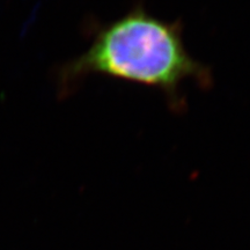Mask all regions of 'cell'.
<instances>
[{
    "label": "cell",
    "instance_id": "cell-1",
    "mask_svg": "<svg viewBox=\"0 0 250 250\" xmlns=\"http://www.w3.org/2000/svg\"><path fill=\"white\" fill-rule=\"evenodd\" d=\"M89 31L88 48L59 68L62 95L89 77H103L158 90L170 110L181 114L187 109V81L204 90L213 86L211 68L188 51L182 21L155 17L142 2L110 22L93 20Z\"/></svg>",
    "mask_w": 250,
    "mask_h": 250
}]
</instances>
